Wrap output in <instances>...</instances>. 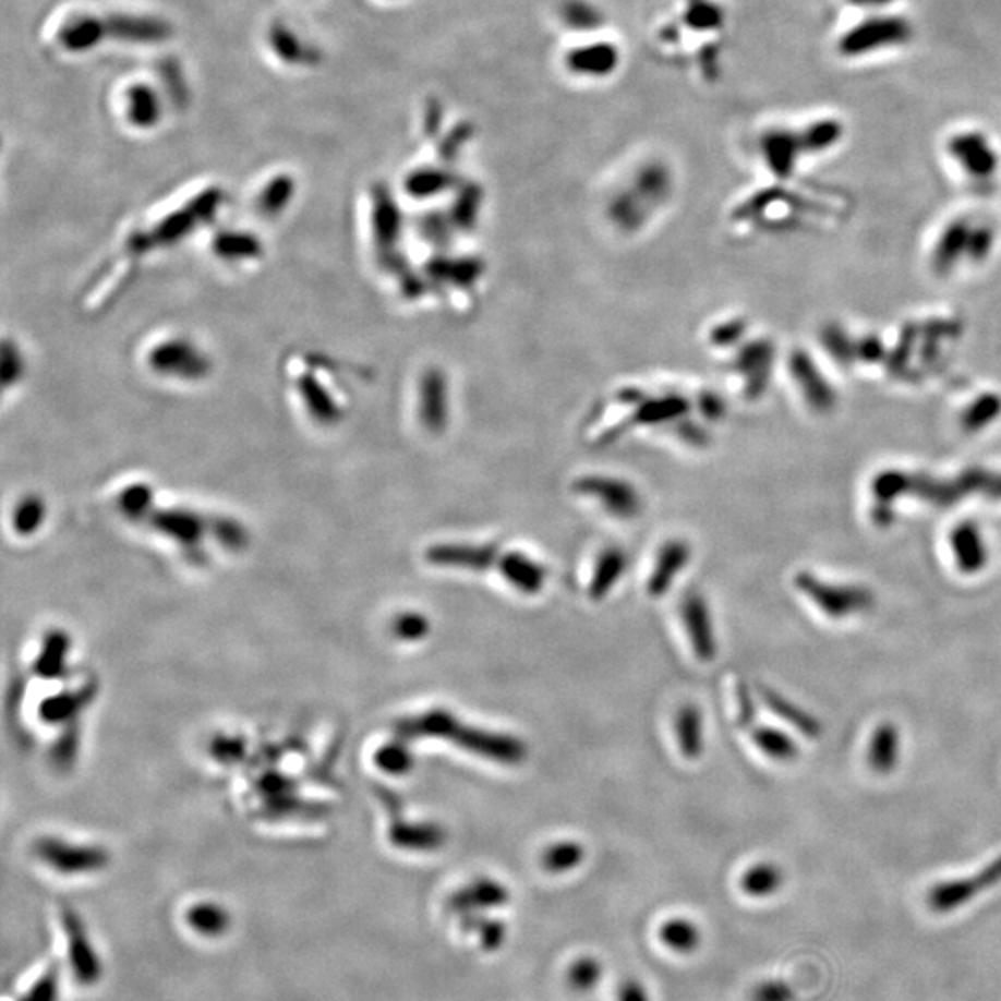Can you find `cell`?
<instances>
[{"label": "cell", "instance_id": "obj_6", "mask_svg": "<svg viewBox=\"0 0 1001 1001\" xmlns=\"http://www.w3.org/2000/svg\"><path fill=\"white\" fill-rule=\"evenodd\" d=\"M680 616L692 643L694 655L701 662L714 661L717 651L716 635L703 595L698 592L686 593L685 600L680 603Z\"/></svg>", "mask_w": 1001, "mask_h": 1001}, {"label": "cell", "instance_id": "obj_12", "mask_svg": "<svg viewBox=\"0 0 1001 1001\" xmlns=\"http://www.w3.org/2000/svg\"><path fill=\"white\" fill-rule=\"evenodd\" d=\"M497 568L508 584L527 595H536L547 579L544 566L523 553H508L500 558Z\"/></svg>", "mask_w": 1001, "mask_h": 1001}, {"label": "cell", "instance_id": "obj_28", "mask_svg": "<svg viewBox=\"0 0 1001 1001\" xmlns=\"http://www.w3.org/2000/svg\"><path fill=\"white\" fill-rule=\"evenodd\" d=\"M603 976V966L600 961L593 957L577 958L568 970V981L575 990L588 992L593 987H598Z\"/></svg>", "mask_w": 1001, "mask_h": 1001}, {"label": "cell", "instance_id": "obj_11", "mask_svg": "<svg viewBox=\"0 0 1001 1001\" xmlns=\"http://www.w3.org/2000/svg\"><path fill=\"white\" fill-rule=\"evenodd\" d=\"M690 555L692 551L685 540H672L662 547L655 569L648 581V593L651 598H662L672 588L675 577L690 563Z\"/></svg>", "mask_w": 1001, "mask_h": 1001}, {"label": "cell", "instance_id": "obj_20", "mask_svg": "<svg viewBox=\"0 0 1001 1001\" xmlns=\"http://www.w3.org/2000/svg\"><path fill=\"white\" fill-rule=\"evenodd\" d=\"M783 871L775 865H755L741 876L740 887L744 894L751 897H768L775 894L783 884Z\"/></svg>", "mask_w": 1001, "mask_h": 1001}, {"label": "cell", "instance_id": "obj_26", "mask_svg": "<svg viewBox=\"0 0 1001 1001\" xmlns=\"http://www.w3.org/2000/svg\"><path fill=\"white\" fill-rule=\"evenodd\" d=\"M423 399H425V420L434 426H442L447 418V384L439 373H431L423 384Z\"/></svg>", "mask_w": 1001, "mask_h": 1001}, {"label": "cell", "instance_id": "obj_7", "mask_svg": "<svg viewBox=\"0 0 1001 1001\" xmlns=\"http://www.w3.org/2000/svg\"><path fill=\"white\" fill-rule=\"evenodd\" d=\"M510 902L507 884L495 879L481 878L471 881L447 900V908L457 915H482L492 908L505 907Z\"/></svg>", "mask_w": 1001, "mask_h": 1001}, {"label": "cell", "instance_id": "obj_14", "mask_svg": "<svg viewBox=\"0 0 1001 1001\" xmlns=\"http://www.w3.org/2000/svg\"><path fill=\"white\" fill-rule=\"evenodd\" d=\"M389 839L397 847L412 852H436L444 847L447 833L438 823H402L391 828Z\"/></svg>", "mask_w": 1001, "mask_h": 1001}, {"label": "cell", "instance_id": "obj_31", "mask_svg": "<svg viewBox=\"0 0 1001 1001\" xmlns=\"http://www.w3.org/2000/svg\"><path fill=\"white\" fill-rule=\"evenodd\" d=\"M429 630H431L429 619H426L423 614H418V612L402 614V616H399V618L394 622V632H396V637L401 638V640H407V642H415V640L425 638Z\"/></svg>", "mask_w": 1001, "mask_h": 1001}, {"label": "cell", "instance_id": "obj_13", "mask_svg": "<svg viewBox=\"0 0 1001 1001\" xmlns=\"http://www.w3.org/2000/svg\"><path fill=\"white\" fill-rule=\"evenodd\" d=\"M953 555L964 574H977L987 564V547L981 532L974 523L958 526L952 534Z\"/></svg>", "mask_w": 1001, "mask_h": 1001}, {"label": "cell", "instance_id": "obj_17", "mask_svg": "<svg viewBox=\"0 0 1001 1001\" xmlns=\"http://www.w3.org/2000/svg\"><path fill=\"white\" fill-rule=\"evenodd\" d=\"M675 735L685 759L696 760L704 748L703 716L696 704L680 707L675 717Z\"/></svg>", "mask_w": 1001, "mask_h": 1001}, {"label": "cell", "instance_id": "obj_9", "mask_svg": "<svg viewBox=\"0 0 1001 1001\" xmlns=\"http://www.w3.org/2000/svg\"><path fill=\"white\" fill-rule=\"evenodd\" d=\"M426 560L444 568L470 569L484 571L499 564L497 545L484 544H442L434 545L426 553Z\"/></svg>", "mask_w": 1001, "mask_h": 1001}, {"label": "cell", "instance_id": "obj_30", "mask_svg": "<svg viewBox=\"0 0 1001 1001\" xmlns=\"http://www.w3.org/2000/svg\"><path fill=\"white\" fill-rule=\"evenodd\" d=\"M378 767L386 770L388 773H396V775H401V773H407L412 764H414V759H412V753L408 751L407 746L402 741H396L391 746H384L381 751L377 753Z\"/></svg>", "mask_w": 1001, "mask_h": 1001}, {"label": "cell", "instance_id": "obj_23", "mask_svg": "<svg viewBox=\"0 0 1001 1001\" xmlns=\"http://www.w3.org/2000/svg\"><path fill=\"white\" fill-rule=\"evenodd\" d=\"M44 857L55 865L58 870L81 871L93 870L102 866V853L86 852V849H60V847H44Z\"/></svg>", "mask_w": 1001, "mask_h": 1001}, {"label": "cell", "instance_id": "obj_2", "mask_svg": "<svg viewBox=\"0 0 1001 1001\" xmlns=\"http://www.w3.org/2000/svg\"><path fill=\"white\" fill-rule=\"evenodd\" d=\"M447 740H453L466 751L503 764V767H518L527 759L526 741L512 735L471 727L458 720L449 731Z\"/></svg>", "mask_w": 1001, "mask_h": 1001}, {"label": "cell", "instance_id": "obj_1", "mask_svg": "<svg viewBox=\"0 0 1001 1001\" xmlns=\"http://www.w3.org/2000/svg\"><path fill=\"white\" fill-rule=\"evenodd\" d=\"M794 584L831 618H846L852 614L871 611L876 605V595L868 588L828 584L807 571L797 574Z\"/></svg>", "mask_w": 1001, "mask_h": 1001}, {"label": "cell", "instance_id": "obj_4", "mask_svg": "<svg viewBox=\"0 0 1001 1001\" xmlns=\"http://www.w3.org/2000/svg\"><path fill=\"white\" fill-rule=\"evenodd\" d=\"M575 489L581 495L600 500L601 507L614 518L632 519L642 512V497L632 484L622 479L584 477L581 481H577Z\"/></svg>", "mask_w": 1001, "mask_h": 1001}, {"label": "cell", "instance_id": "obj_5", "mask_svg": "<svg viewBox=\"0 0 1001 1001\" xmlns=\"http://www.w3.org/2000/svg\"><path fill=\"white\" fill-rule=\"evenodd\" d=\"M1001 881V855L998 859L992 860L989 866H985L979 873L966 879H955V881H944L937 884L929 892L927 903L929 907L937 913H950L961 907L964 903L970 902L977 894L994 887Z\"/></svg>", "mask_w": 1001, "mask_h": 1001}, {"label": "cell", "instance_id": "obj_32", "mask_svg": "<svg viewBox=\"0 0 1001 1001\" xmlns=\"http://www.w3.org/2000/svg\"><path fill=\"white\" fill-rule=\"evenodd\" d=\"M796 994L791 985L783 981H764L755 987L751 1001H794Z\"/></svg>", "mask_w": 1001, "mask_h": 1001}, {"label": "cell", "instance_id": "obj_29", "mask_svg": "<svg viewBox=\"0 0 1001 1001\" xmlns=\"http://www.w3.org/2000/svg\"><path fill=\"white\" fill-rule=\"evenodd\" d=\"M842 136L841 123L836 121H820V123L810 124L807 132L801 136V145L809 150H823L839 142Z\"/></svg>", "mask_w": 1001, "mask_h": 1001}, {"label": "cell", "instance_id": "obj_22", "mask_svg": "<svg viewBox=\"0 0 1001 1001\" xmlns=\"http://www.w3.org/2000/svg\"><path fill=\"white\" fill-rule=\"evenodd\" d=\"M584 853L587 852L579 842H555L542 853V866L550 873H566L581 865L584 860Z\"/></svg>", "mask_w": 1001, "mask_h": 1001}, {"label": "cell", "instance_id": "obj_10", "mask_svg": "<svg viewBox=\"0 0 1001 1001\" xmlns=\"http://www.w3.org/2000/svg\"><path fill=\"white\" fill-rule=\"evenodd\" d=\"M950 153L974 177H990L998 167L994 148L990 147L987 137L981 136L979 132H964L953 137L950 142Z\"/></svg>", "mask_w": 1001, "mask_h": 1001}, {"label": "cell", "instance_id": "obj_27", "mask_svg": "<svg viewBox=\"0 0 1001 1001\" xmlns=\"http://www.w3.org/2000/svg\"><path fill=\"white\" fill-rule=\"evenodd\" d=\"M799 145L801 143H797L788 134H775V136L768 137L764 150H767L768 161H770V166L773 167L775 173H791Z\"/></svg>", "mask_w": 1001, "mask_h": 1001}, {"label": "cell", "instance_id": "obj_21", "mask_svg": "<svg viewBox=\"0 0 1001 1001\" xmlns=\"http://www.w3.org/2000/svg\"><path fill=\"white\" fill-rule=\"evenodd\" d=\"M753 744L767 755L768 759L777 760V762H794L799 755L796 741L783 731L772 729V727H757L753 731Z\"/></svg>", "mask_w": 1001, "mask_h": 1001}, {"label": "cell", "instance_id": "obj_3", "mask_svg": "<svg viewBox=\"0 0 1001 1001\" xmlns=\"http://www.w3.org/2000/svg\"><path fill=\"white\" fill-rule=\"evenodd\" d=\"M908 37H910V26L903 19H868L844 34L839 49L844 56L868 55V52L881 50L884 47L905 44Z\"/></svg>", "mask_w": 1001, "mask_h": 1001}, {"label": "cell", "instance_id": "obj_18", "mask_svg": "<svg viewBox=\"0 0 1001 1001\" xmlns=\"http://www.w3.org/2000/svg\"><path fill=\"white\" fill-rule=\"evenodd\" d=\"M900 760V733L896 725L892 723H881L878 729L871 735L870 748H868V762H870L873 772L887 775L896 768Z\"/></svg>", "mask_w": 1001, "mask_h": 1001}, {"label": "cell", "instance_id": "obj_33", "mask_svg": "<svg viewBox=\"0 0 1001 1001\" xmlns=\"http://www.w3.org/2000/svg\"><path fill=\"white\" fill-rule=\"evenodd\" d=\"M736 704H738V725L751 727L755 720V704L744 680H736Z\"/></svg>", "mask_w": 1001, "mask_h": 1001}, {"label": "cell", "instance_id": "obj_15", "mask_svg": "<svg viewBox=\"0 0 1001 1001\" xmlns=\"http://www.w3.org/2000/svg\"><path fill=\"white\" fill-rule=\"evenodd\" d=\"M759 694L762 703L767 704L775 716L785 720L786 723H791L794 729L801 731L809 738H818V736L822 735V723L818 722L815 716H810L809 712H805L797 704L783 698L773 688L759 686Z\"/></svg>", "mask_w": 1001, "mask_h": 1001}, {"label": "cell", "instance_id": "obj_35", "mask_svg": "<svg viewBox=\"0 0 1001 1001\" xmlns=\"http://www.w3.org/2000/svg\"><path fill=\"white\" fill-rule=\"evenodd\" d=\"M618 1001H649V996L642 982L629 979L619 987Z\"/></svg>", "mask_w": 1001, "mask_h": 1001}, {"label": "cell", "instance_id": "obj_36", "mask_svg": "<svg viewBox=\"0 0 1001 1001\" xmlns=\"http://www.w3.org/2000/svg\"><path fill=\"white\" fill-rule=\"evenodd\" d=\"M852 2L860 7H881V4H889L892 0H852Z\"/></svg>", "mask_w": 1001, "mask_h": 1001}, {"label": "cell", "instance_id": "obj_34", "mask_svg": "<svg viewBox=\"0 0 1001 1001\" xmlns=\"http://www.w3.org/2000/svg\"><path fill=\"white\" fill-rule=\"evenodd\" d=\"M21 1001H58V979H56V972L50 970L47 976L41 977V979L32 987L31 992Z\"/></svg>", "mask_w": 1001, "mask_h": 1001}, {"label": "cell", "instance_id": "obj_25", "mask_svg": "<svg viewBox=\"0 0 1001 1001\" xmlns=\"http://www.w3.org/2000/svg\"><path fill=\"white\" fill-rule=\"evenodd\" d=\"M463 929L479 934L484 952H497L507 942V926L495 918L482 915L463 916Z\"/></svg>", "mask_w": 1001, "mask_h": 1001}, {"label": "cell", "instance_id": "obj_8", "mask_svg": "<svg viewBox=\"0 0 1001 1001\" xmlns=\"http://www.w3.org/2000/svg\"><path fill=\"white\" fill-rule=\"evenodd\" d=\"M63 926L68 931L69 958H71L74 977L82 985H95L102 974L100 961L97 953L93 952L92 942L87 939L81 918L71 908H63Z\"/></svg>", "mask_w": 1001, "mask_h": 1001}, {"label": "cell", "instance_id": "obj_16", "mask_svg": "<svg viewBox=\"0 0 1001 1001\" xmlns=\"http://www.w3.org/2000/svg\"><path fill=\"white\" fill-rule=\"evenodd\" d=\"M627 568V556L624 550L619 547H608L601 553L595 564V571L592 575V581L588 587V595L592 601H603L611 593L612 588L616 587L619 577L624 575Z\"/></svg>", "mask_w": 1001, "mask_h": 1001}, {"label": "cell", "instance_id": "obj_19", "mask_svg": "<svg viewBox=\"0 0 1001 1001\" xmlns=\"http://www.w3.org/2000/svg\"><path fill=\"white\" fill-rule=\"evenodd\" d=\"M659 937H661L662 944L680 955H690L701 944V931L688 918H672V920L664 921L659 929Z\"/></svg>", "mask_w": 1001, "mask_h": 1001}, {"label": "cell", "instance_id": "obj_24", "mask_svg": "<svg viewBox=\"0 0 1001 1001\" xmlns=\"http://www.w3.org/2000/svg\"><path fill=\"white\" fill-rule=\"evenodd\" d=\"M190 926L204 937H219L227 931L230 920L227 910L216 903H198L188 913Z\"/></svg>", "mask_w": 1001, "mask_h": 1001}]
</instances>
